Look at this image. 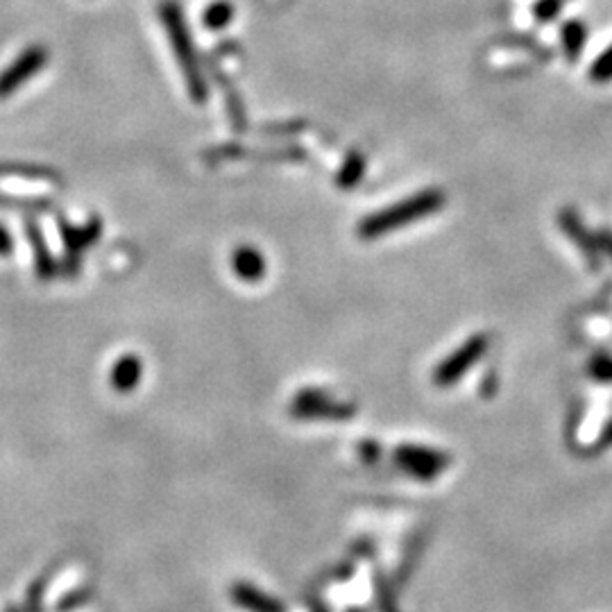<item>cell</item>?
Returning <instances> with one entry per match:
<instances>
[{"mask_svg":"<svg viewBox=\"0 0 612 612\" xmlns=\"http://www.w3.org/2000/svg\"><path fill=\"white\" fill-rule=\"evenodd\" d=\"M444 207V193L438 189H426L420 193L411 195V198L402 199L397 204L381 209V211L372 213L365 220L358 225V236L365 240L379 238V236L397 231L402 227H408L411 222L422 220L426 216H433Z\"/></svg>","mask_w":612,"mask_h":612,"instance_id":"6da1fadb","label":"cell"},{"mask_svg":"<svg viewBox=\"0 0 612 612\" xmlns=\"http://www.w3.org/2000/svg\"><path fill=\"white\" fill-rule=\"evenodd\" d=\"M159 16H161L163 30H166L168 41H170L172 53H175L177 62H180L181 73H184L186 89H189L190 100L202 104L204 100H207V82H204L202 68H199L198 62V53H195L189 27H186L184 12H181V7L175 0H163V3L159 5Z\"/></svg>","mask_w":612,"mask_h":612,"instance_id":"7a4b0ae2","label":"cell"},{"mask_svg":"<svg viewBox=\"0 0 612 612\" xmlns=\"http://www.w3.org/2000/svg\"><path fill=\"white\" fill-rule=\"evenodd\" d=\"M488 345H490V338L485 334L470 335V338H467L465 343L456 349V352L449 354V356L444 358L438 367H435V372H433L435 385H440V388H449V385L456 384L462 374H467V372H470L471 367L481 361V356L488 352Z\"/></svg>","mask_w":612,"mask_h":612,"instance_id":"3957f363","label":"cell"},{"mask_svg":"<svg viewBox=\"0 0 612 612\" xmlns=\"http://www.w3.org/2000/svg\"><path fill=\"white\" fill-rule=\"evenodd\" d=\"M48 62V50L44 45H30L23 50L3 73H0V98H7L21 89L30 77H34Z\"/></svg>","mask_w":612,"mask_h":612,"instance_id":"277c9868","label":"cell"},{"mask_svg":"<svg viewBox=\"0 0 612 612\" xmlns=\"http://www.w3.org/2000/svg\"><path fill=\"white\" fill-rule=\"evenodd\" d=\"M290 411L297 417H334V420H343V417L352 415L354 406L338 402V399L322 393V390L308 388L299 390V393L295 394Z\"/></svg>","mask_w":612,"mask_h":612,"instance_id":"5b68a950","label":"cell"},{"mask_svg":"<svg viewBox=\"0 0 612 612\" xmlns=\"http://www.w3.org/2000/svg\"><path fill=\"white\" fill-rule=\"evenodd\" d=\"M397 461L403 470L420 476V479H433L438 471H442L449 465V458L444 453L426 447H411V444H403L397 449Z\"/></svg>","mask_w":612,"mask_h":612,"instance_id":"8992f818","label":"cell"},{"mask_svg":"<svg viewBox=\"0 0 612 612\" xmlns=\"http://www.w3.org/2000/svg\"><path fill=\"white\" fill-rule=\"evenodd\" d=\"M143 376V363L136 356L118 358L112 370V385L116 393H131Z\"/></svg>","mask_w":612,"mask_h":612,"instance_id":"52a82bcc","label":"cell"},{"mask_svg":"<svg viewBox=\"0 0 612 612\" xmlns=\"http://www.w3.org/2000/svg\"><path fill=\"white\" fill-rule=\"evenodd\" d=\"M234 270L243 281H258L266 275V261H263L261 252L254 248H238L234 252Z\"/></svg>","mask_w":612,"mask_h":612,"instance_id":"ba28073f","label":"cell"},{"mask_svg":"<svg viewBox=\"0 0 612 612\" xmlns=\"http://www.w3.org/2000/svg\"><path fill=\"white\" fill-rule=\"evenodd\" d=\"M27 234H30V243L34 248V258H36V272H39L41 279H50V275L54 272V263L53 257L45 249L44 238H41V231L36 229V225H30L27 222Z\"/></svg>","mask_w":612,"mask_h":612,"instance_id":"9c48e42d","label":"cell"},{"mask_svg":"<svg viewBox=\"0 0 612 612\" xmlns=\"http://www.w3.org/2000/svg\"><path fill=\"white\" fill-rule=\"evenodd\" d=\"M234 14H236L234 5L227 3V0H216V3H211L204 9L202 16L204 27H207V30H222V27L229 25Z\"/></svg>","mask_w":612,"mask_h":612,"instance_id":"30bf717a","label":"cell"},{"mask_svg":"<svg viewBox=\"0 0 612 612\" xmlns=\"http://www.w3.org/2000/svg\"><path fill=\"white\" fill-rule=\"evenodd\" d=\"M365 175V157L361 152H352L345 159L343 168L338 172V184L343 189H354Z\"/></svg>","mask_w":612,"mask_h":612,"instance_id":"8fae6325","label":"cell"},{"mask_svg":"<svg viewBox=\"0 0 612 612\" xmlns=\"http://www.w3.org/2000/svg\"><path fill=\"white\" fill-rule=\"evenodd\" d=\"M562 41H565L567 57L574 62L585 45V25L580 21H569L562 27Z\"/></svg>","mask_w":612,"mask_h":612,"instance_id":"7c38bea8","label":"cell"},{"mask_svg":"<svg viewBox=\"0 0 612 612\" xmlns=\"http://www.w3.org/2000/svg\"><path fill=\"white\" fill-rule=\"evenodd\" d=\"M562 227H565L567 234H569L571 238L578 240V245L585 249V254H588V257H592L594 240H589L588 231H585V227L580 225V220L574 216V213H569V211L562 213Z\"/></svg>","mask_w":612,"mask_h":612,"instance_id":"4fadbf2b","label":"cell"},{"mask_svg":"<svg viewBox=\"0 0 612 612\" xmlns=\"http://www.w3.org/2000/svg\"><path fill=\"white\" fill-rule=\"evenodd\" d=\"M589 77H592V82H598V84L612 80V45H607V48L598 54V59L592 63V68H589Z\"/></svg>","mask_w":612,"mask_h":612,"instance_id":"5bb4252c","label":"cell"},{"mask_svg":"<svg viewBox=\"0 0 612 612\" xmlns=\"http://www.w3.org/2000/svg\"><path fill=\"white\" fill-rule=\"evenodd\" d=\"M592 376L598 381H612V356L610 354H598L592 361Z\"/></svg>","mask_w":612,"mask_h":612,"instance_id":"9a60e30c","label":"cell"},{"mask_svg":"<svg viewBox=\"0 0 612 612\" xmlns=\"http://www.w3.org/2000/svg\"><path fill=\"white\" fill-rule=\"evenodd\" d=\"M12 252V236L5 227H0V254H9Z\"/></svg>","mask_w":612,"mask_h":612,"instance_id":"2e32d148","label":"cell"},{"mask_svg":"<svg viewBox=\"0 0 612 612\" xmlns=\"http://www.w3.org/2000/svg\"><path fill=\"white\" fill-rule=\"evenodd\" d=\"M601 245H603V248H607V249H610V252H612V236H610V234H603V236H601Z\"/></svg>","mask_w":612,"mask_h":612,"instance_id":"e0dca14e","label":"cell"},{"mask_svg":"<svg viewBox=\"0 0 612 612\" xmlns=\"http://www.w3.org/2000/svg\"><path fill=\"white\" fill-rule=\"evenodd\" d=\"M603 440H607V442H612V424L607 426V431H606V435H603Z\"/></svg>","mask_w":612,"mask_h":612,"instance_id":"ac0fdd59","label":"cell"}]
</instances>
